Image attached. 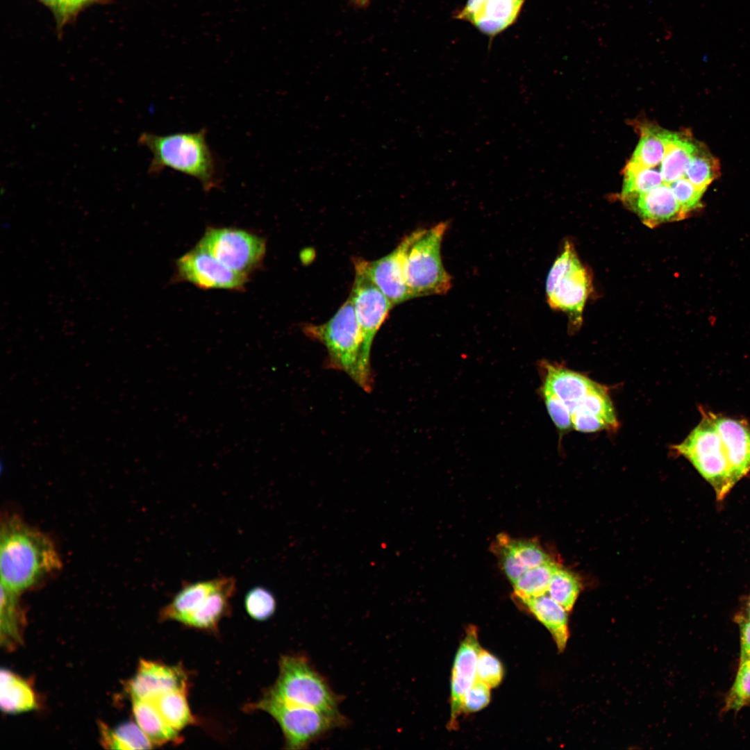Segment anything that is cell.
Masks as SVG:
<instances>
[{"label":"cell","mask_w":750,"mask_h":750,"mask_svg":"<svg viewBox=\"0 0 750 750\" xmlns=\"http://www.w3.org/2000/svg\"><path fill=\"white\" fill-rule=\"evenodd\" d=\"M540 393L560 433L615 431L619 426L608 389L584 374L543 361Z\"/></svg>","instance_id":"cell-1"},{"label":"cell","mask_w":750,"mask_h":750,"mask_svg":"<svg viewBox=\"0 0 750 750\" xmlns=\"http://www.w3.org/2000/svg\"><path fill=\"white\" fill-rule=\"evenodd\" d=\"M62 561L55 544L44 533L17 515L1 523V585L20 594L58 572Z\"/></svg>","instance_id":"cell-2"},{"label":"cell","mask_w":750,"mask_h":750,"mask_svg":"<svg viewBox=\"0 0 750 750\" xmlns=\"http://www.w3.org/2000/svg\"><path fill=\"white\" fill-rule=\"evenodd\" d=\"M206 130L159 135L142 133L139 144L152 153L148 172L156 175L166 168L196 178L206 191L219 184L217 162L206 140Z\"/></svg>","instance_id":"cell-3"},{"label":"cell","mask_w":750,"mask_h":750,"mask_svg":"<svg viewBox=\"0 0 750 750\" xmlns=\"http://www.w3.org/2000/svg\"><path fill=\"white\" fill-rule=\"evenodd\" d=\"M302 330L326 347L328 368L344 372L365 392L372 390V374L362 364L360 331L350 297L328 322L306 324Z\"/></svg>","instance_id":"cell-4"},{"label":"cell","mask_w":750,"mask_h":750,"mask_svg":"<svg viewBox=\"0 0 750 750\" xmlns=\"http://www.w3.org/2000/svg\"><path fill=\"white\" fill-rule=\"evenodd\" d=\"M267 692L289 704L329 711L339 710L342 700L309 659L301 654L281 657L277 679Z\"/></svg>","instance_id":"cell-5"},{"label":"cell","mask_w":750,"mask_h":750,"mask_svg":"<svg viewBox=\"0 0 750 750\" xmlns=\"http://www.w3.org/2000/svg\"><path fill=\"white\" fill-rule=\"evenodd\" d=\"M271 715L279 725L288 749H305L349 721L340 710L329 711L285 703L269 693L251 706Z\"/></svg>","instance_id":"cell-6"},{"label":"cell","mask_w":750,"mask_h":750,"mask_svg":"<svg viewBox=\"0 0 750 750\" xmlns=\"http://www.w3.org/2000/svg\"><path fill=\"white\" fill-rule=\"evenodd\" d=\"M447 224L441 222L428 229L413 232L407 249L404 272L412 298L444 294L451 286V278L445 270L440 248Z\"/></svg>","instance_id":"cell-7"},{"label":"cell","mask_w":750,"mask_h":750,"mask_svg":"<svg viewBox=\"0 0 750 750\" xmlns=\"http://www.w3.org/2000/svg\"><path fill=\"white\" fill-rule=\"evenodd\" d=\"M687 458L714 489L718 500L723 499L737 483L711 413L678 444L672 447Z\"/></svg>","instance_id":"cell-8"},{"label":"cell","mask_w":750,"mask_h":750,"mask_svg":"<svg viewBox=\"0 0 750 750\" xmlns=\"http://www.w3.org/2000/svg\"><path fill=\"white\" fill-rule=\"evenodd\" d=\"M197 245L247 277L261 265L266 251L265 239L236 228H208Z\"/></svg>","instance_id":"cell-9"},{"label":"cell","mask_w":750,"mask_h":750,"mask_svg":"<svg viewBox=\"0 0 750 750\" xmlns=\"http://www.w3.org/2000/svg\"><path fill=\"white\" fill-rule=\"evenodd\" d=\"M355 279L350 297L361 335V356L365 369L372 373L370 352L374 337L393 306L392 302L354 263Z\"/></svg>","instance_id":"cell-10"},{"label":"cell","mask_w":750,"mask_h":750,"mask_svg":"<svg viewBox=\"0 0 750 750\" xmlns=\"http://www.w3.org/2000/svg\"><path fill=\"white\" fill-rule=\"evenodd\" d=\"M176 273L178 278L201 289L240 290L248 278L197 245L178 259Z\"/></svg>","instance_id":"cell-11"},{"label":"cell","mask_w":750,"mask_h":750,"mask_svg":"<svg viewBox=\"0 0 750 750\" xmlns=\"http://www.w3.org/2000/svg\"><path fill=\"white\" fill-rule=\"evenodd\" d=\"M412 238L413 232L406 235L392 252L378 260L367 261L359 258L353 262L363 269L393 306L412 299L404 272L406 253Z\"/></svg>","instance_id":"cell-12"},{"label":"cell","mask_w":750,"mask_h":750,"mask_svg":"<svg viewBox=\"0 0 750 750\" xmlns=\"http://www.w3.org/2000/svg\"><path fill=\"white\" fill-rule=\"evenodd\" d=\"M188 676L182 667L141 660L128 683L132 699L153 700L172 690H186Z\"/></svg>","instance_id":"cell-13"},{"label":"cell","mask_w":750,"mask_h":750,"mask_svg":"<svg viewBox=\"0 0 750 750\" xmlns=\"http://www.w3.org/2000/svg\"><path fill=\"white\" fill-rule=\"evenodd\" d=\"M481 647L477 628L467 627L464 640L456 655L451 676V715L448 728H458V719L462 713L464 697L476 680L477 660Z\"/></svg>","instance_id":"cell-14"},{"label":"cell","mask_w":750,"mask_h":750,"mask_svg":"<svg viewBox=\"0 0 750 750\" xmlns=\"http://www.w3.org/2000/svg\"><path fill=\"white\" fill-rule=\"evenodd\" d=\"M526 0H468L456 18L471 23L481 33L494 37L517 19Z\"/></svg>","instance_id":"cell-15"},{"label":"cell","mask_w":750,"mask_h":750,"mask_svg":"<svg viewBox=\"0 0 750 750\" xmlns=\"http://www.w3.org/2000/svg\"><path fill=\"white\" fill-rule=\"evenodd\" d=\"M622 200L649 227L686 216L669 185L665 183L647 192L622 197Z\"/></svg>","instance_id":"cell-16"},{"label":"cell","mask_w":750,"mask_h":750,"mask_svg":"<svg viewBox=\"0 0 750 750\" xmlns=\"http://www.w3.org/2000/svg\"><path fill=\"white\" fill-rule=\"evenodd\" d=\"M494 550L503 571L512 583L527 569L551 560L535 542L515 540L505 534L497 536Z\"/></svg>","instance_id":"cell-17"},{"label":"cell","mask_w":750,"mask_h":750,"mask_svg":"<svg viewBox=\"0 0 750 750\" xmlns=\"http://www.w3.org/2000/svg\"><path fill=\"white\" fill-rule=\"evenodd\" d=\"M711 415L738 483L750 472V425L743 420Z\"/></svg>","instance_id":"cell-18"},{"label":"cell","mask_w":750,"mask_h":750,"mask_svg":"<svg viewBox=\"0 0 750 750\" xmlns=\"http://www.w3.org/2000/svg\"><path fill=\"white\" fill-rule=\"evenodd\" d=\"M590 289L588 273L582 266L572 270L556 285L547 297L551 307L568 312L573 324L581 323V315Z\"/></svg>","instance_id":"cell-19"},{"label":"cell","mask_w":750,"mask_h":750,"mask_svg":"<svg viewBox=\"0 0 750 750\" xmlns=\"http://www.w3.org/2000/svg\"><path fill=\"white\" fill-rule=\"evenodd\" d=\"M235 590L236 581L233 577H220L216 588L182 624L201 630H215L230 611V600Z\"/></svg>","instance_id":"cell-20"},{"label":"cell","mask_w":750,"mask_h":750,"mask_svg":"<svg viewBox=\"0 0 750 750\" xmlns=\"http://www.w3.org/2000/svg\"><path fill=\"white\" fill-rule=\"evenodd\" d=\"M517 600L548 629L559 651H563L569 637L568 611L547 593Z\"/></svg>","instance_id":"cell-21"},{"label":"cell","mask_w":750,"mask_h":750,"mask_svg":"<svg viewBox=\"0 0 750 750\" xmlns=\"http://www.w3.org/2000/svg\"><path fill=\"white\" fill-rule=\"evenodd\" d=\"M665 152L660 171L665 183L669 185L685 176V171L699 143L683 133L667 131Z\"/></svg>","instance_id":"cell-22"},{"label":"cell","mask_w":750,"mask_h":750,"mask_svg":"<svg viewBox=\"0 0 750 750\" xmlns=\"http://www.w3.org/2000/svg\"><path fill=\"white\" fill-rule=\"evenodd\" d=\"M220 577L208 581L185 583L160 612L164 620L183 623L216 588Z\"/></svg>","instance_id":"cell-23"},{"label":"cell","mask_w":750,"mask_h":750,"mask_svg":"<svg viewBox=\"0 0 750 750\" xmlns=\"http://www.w3.org/2000/svg\"><path fill=\"white\" fill-rule=\"evenodd\" d=\"M0 705L6 713H19L37 706L35 695L29 683L15 673L2 669L0 673Z\"/></svg>","instance_id":"cell-24"},{"label":"cell","mask_w":750,"mask_h":750,"mask_svg":"<svg viewBox=\"0 0 750 750\" xmlns=\"http://www.w3.org/2000/svg\"><path fill=\"white\" fill-rule=\"evenodd\" d=\"M132 710L135 722L154 744H163L180 740L178 731L172 728L162 718L153 701L132 699Z\"/></svg>","instance_id":"cell-25"},{"label":"cell","mask_w":750,"mask_h":750,"mask_svg":"<svg viewBox=\"0 0 750 750\" xmlns=\"http://www.w3.org/2000/svg\"><path fill=\"white\" fill-rule=\"evenodd\" d=\"M99 730L101 743L106 749H148L153 745L136 722H125L115 728L101 722Z\"/></svg>","instance_id":"cell-26"},{"label":"cell","mask_w":750,"mask_h":750,"mask_svg":"<svg viewBox=\"0 0 750 750\" xmlns=\"http://www.w3.org/2000/svg\"><path fill=\"white\" fill-rule=\"evenodd\" d=\"M151 701L165 721L177 731L195 722L188 702L186 690L169 691Z\"/></svg>","instance_id":"cell-27"},{"label":"cell","mask_w":750,"mask_h":750,"mask_svg":"<svg viewBox=\"0 0 750 750\" xmlns=\"http://www.w3.org/2000/svg\"><path fill=\"white\" fill-rule=\"evenodd\" d=\"M640 141L629 162L647 167L661 163L665 152L666 130L651 126H642Z\"/></svg>","instance_id":"cell-28"},{"label":"cell","mask_w":750,"mask_h":750,"mask_svg":"<svg viewBox=\"0 0 750 750\" xmlns=\"http://www.w3.org/2000/svg\"><path fill=\"white\" fill-rule=\"evenodd\" d=\"M19 595L1 585V639L6 648L15 647L22 640V615Z\"/></svg>","instance_id":"cell-29"},{"label":"cell","mask_w":750,"mask_h":750,"mask_svg":"<svg viewBox=\"0 0 750 750\" xmlns=\"http://www.w3.org/2000/svg\"><path fill=\"white\" fill-rule=\"evenodd\" d=\"M558 567L549 560L527 569L512 584L515 599L535 597L547 593L551 578Z\"/></svg>","instance_id":"cell-30"},{"label":"cell","mask_w":750,"mask_h":750,"mask_svg":"<svg viewBox=\"0 0 750 750\" xmlns=\"http://www.w3.org/2000/svg\"><path fill=\"white\" fill-rule=\"evenodd\" d=\"M718 159L699 143L685 171V177L697 188L706 190L707 187L720 175Z\"/></svg>","instance_id":"cell-31"},{"label":"cell","mask_w":750,"mask_h":750,"mask_svg":"<svg viewBox=\"0 0 750 750\" xmlns=\"http://www.w3.org/2000/svg\"><path fill=\"white\" fill-rule=\"evenodd\" d=\"M664 183L660 171L628 162L624 171L622 197L647 192Z\"/></svg>","instance_id":"cell-32"},{"label":"cell","mask_w":750,"mask_h":750,"mask_svg":"<svg viewBox=\"0 0 750 750\" xmlns=\"http://www.w3.org/2000/svg\"><path fill=\"white\" fill-rule=\"evenodd\" d=\"M581 590L578 578L570 572L559 567L553 572L547 593L568 612L573 608Z\"/></svg>","instance_id":"cell-33"},{"label":"cell","mask_w":750,"mask_h":750,"mask_svg":"<svg viewBox=\"0 0 750 750\" xmlns=\"http://www.w3.org/2000/svg\"><path fill=\"white\" fill-rule=\"evenodd\" d=\"M750 706V659L739 662L735 680L725 698L723 713Z\"/></svg>","instance_id":"cell-34"},{"label":"cell","mask_w":750,"mask_h":750,"mask_svg":"<svg viewBox=\"0 0 750 750\" xmlns=\"http://www.w3.org/2000/svg\"><path fill=\"white\" fill-rule=\"evenodd\" d=\"M244 606L251 618L265 621L274 615L276 602L274 596L269 590L262 586H256L247 593Z\"/></svg>","instance_id":"cell-35"},{"label":"cell","mask_w":750,"mask_h":750,"mask_svg":"<svg viewBox=\"0 0 750 750\" xmlns=\"http://www.w3.org/2000/svg\"><path fill=\"white\" fill-rule=\"evenodd\" d=\"M581 264L572 245L567 242L564 250L553 264L546 281L547 297L553 292L558 283L569 272Z\"/></svg>","instance_id":"cell-36"},{"label":"cell","mask_w":750,"mask_h":750,"mask_svg":"<svg viewBox=\"0 0 750 750\" xmlns=\"http://www.w3.org/2000/svg\"><path fill=\"white\" fill-rule=\"evenodd\" d=\"M503 674L501 661L488 651L481 649L477 660L476 679L490 688H495L501 682Z\"/></svg>","instance_id":"cell-37"},{"label":"cell","mask_w":750,"mask_h":750,"mask_svg":"<svg viewBox=\"0 0 750 750\" xmlns=\"http://www.w3.org/2000/svg\"><path fill=\"white\" fill-rule=\"evenodd\" d=\"M669 186L686 215L701 206V199L706 190L697 188L685 176L670 183Z\"/></svg>","instance_id":"cell-38"},{"label":"cell","mask_w":750,"mask_h":750,"mask_svg":"<svg viewBox=\"0 0 750 750\" xmlns=\"http://www.w3.org/2000/svg\"><path fill=\"white\" fill-rule=\"evenodd\" d=\"M490 700V688L476 679L464 697L461 712L468 714L479 711L489 703Z\"/></svg>","instance_id":"cell-39"},{"label":"cell","mask_w":750,"mask_h":750,"mask_svg":"<svg viewBox=\"0 0 750 750\" xmlns=\"http://www.w3.org/2000/svg\"><path fill=\"white\" fill-rule=\"evenodd\" d=\"M106 0H58L54 13L58 28H61L84 8Z\"/></svg>","instance_id":"cell-40"},{"label":"cell","mask_w":750,"mask_h":750,"mask_svg":"<svg viewBox=\"0 0 750 750\" xmlns=\"http://www.w3.org/2000/svg\"><path fill=\"white\" fill-rule=\"evenodd\" d=\"M740 638V662L750 659V618L735 616Z\"/></svg>","instance_id":"cell-41"},{"label":"cell","mask_w":750,"mask_h":750,"mask_svg":"<svg viewBox=\"0 0 750 750\" xmlns=\"http://www.w3.org/2000/svg\"><path fill=\"white\" fill-rule=\"evenodd\" d=\"M737 616L750 618V594L747 597L742 610L738 613Z\"/></svg>","instance_id":"cell-42"},{"label":"cell","mask_w":750,"mask_h":750,"mask_svg":"<svg viewBox=\"0 0 750 750\" xmlns=\"http://www.w3.org/2000/svg\"><path fill=\"white\" fill-rule=\"evenodd\" d=\"M39 1L40 2H42L44 6H47L49 9H51V10L53 12V14L55 13L56 10L57 9L58 0H39Z\"/></svg>","instance_id":"cell-43"},{"label":"cell","mask_w":750,"mask_h":750,"mask_svg":"<svg viewBox=\"0 0 750 750\" xmlns=\"http://www.w3.org/2000/svg\"><path fill=\"white\" fill-rule=\"evenodd\" d=\"M351 1L358 7L362 8L367 6L371 0H351Z\"/></svg>","instance_id":"cell-44"}]
</instances>
